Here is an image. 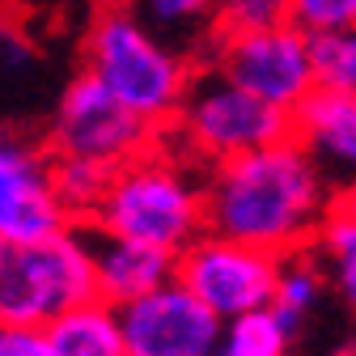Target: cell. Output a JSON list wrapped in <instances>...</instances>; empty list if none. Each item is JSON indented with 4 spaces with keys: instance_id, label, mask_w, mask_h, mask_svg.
<instances>
[{
    "instance_id": "1",
    "label": "cell",
    "mask_w": 356,
    "mask_h": 356,
    "mask_svg": "<svg viewBox=\"0 0 356 356\" xmlns=\"http://www.w3.org/2000/svg\"><path fill=\"white\" fill-rule=\"evenodd\" d=\"M331 200V183L293 136L212 161L204 174L208 229L272 254L309 246Z\"/></svg>"
},
{
    "instance_id": "2",
    "label": "cell",
    "mask_w": 356,
    "mask_h": 356,
    "mask_svg": "<svg viewBox=\"0 0 356 356\" xmlns=\"http://www.w3.org/2000/svg\"><path fill=\"white\" fill-rule=\"evenodd\" d=\"M89 225L178 254L208 229L200 161L178 153L170 140H157L111 174V187Z\"/></svg>"
},
{
    "instance_id": "3",
    "label": "cell",
    "mask_w": 356,
    "mask_h": 356,
    "mask_svg": "<svg viewBox=\"0 0 356 356\" xmlns=\"http://www.w3.org/2000/svg\"><path fill=\"white\" fill-rule=\"evenodd\" d=\"M85 68L153 127H170L195 81V56L153 34L127 5L102 9L85 34Z\"/></svg>"
},
{
    "instance_id": "4",
    "label": "cell",
    "mask_w": 356,
    "mask_h": 356,
    "mask_svg": "<svg viewBox=\"0 0 356 356\" xmlns=\"http://www.w3.org/2000/svg\"><path fill=\"white\" fill-rule=\"evenodd\" d=\"M170 145L178 153H187L200 165L225 161L263 145H276L293 136V115L263 102L259 94L242 89L238 81H229L216 64L195 72L183 106H178L174 123H170Z\"/></svg>"
},
{
    "instance_id": "5",
    "label": "cell",
    "mask_w": 356,
    "mask_h": 356,
    "mask_svg": "<svg viewBox=\"0 0 356 356\" xmlns=\"http://www.w3.org/2000/svg\"><path fill=\"white\" fill-rule=\"evenodd\" d=\"M94 293L89 229L72 225L42 242H0V323L47 327Z\"/></svg>"
},
{
    "instance_id": "6",
    "label": "cell",
    "mask_w": 356,
    "mask_h": 356,
    "mask_svg": "<svg viewBox=\"0 0 356 356\" xmlns=\"http://www.w3.org/2000/svg\"><path fill=\"white\" fill-rule=\"evenodd\" d=\"M157 131L149 119H140L131 106H123L111 89L94 76L81 72L68 81L60 94L51 123H47V153L51 157H89L119 170L123 161L140 157L157 145Z\"/></svg>"
},
{
    "instance_id": "7",
    "label": "cell",
    "mask_w": 356,
    "mask_h": 356,
    "mask_svg": "<svg viewBox=\"0 0 356 356\" xmlns=\"http://www.w3.org/2000/svg\"><path fill=\"white\" fill-rule=\"evenodd\" d=\"M212 64L242 89H250V94L289 115L323 85L314 34H305L297 22L246 30V34H220L212 47Z\"/></svg>"
},
{
    "instance_id": "8",
    "label": "cell",
    "mask_w": 356,
    "mask_h": 356,
    "mask_svg": "<svg viewBox=\"0 0 356 356\" xmlns=\"http://www.w3.org/2000/svg\"><path fill=\"white\" fill-rule=\"evenodd\" d=\"M276 267H280V254L204 229L195 242H187L178 250L174 276L183 280L216 318H234V314H246V309L272 301Z\"/></svg>"
},
{
    "instance_id": "9",
    "label": "cell",
    "mask_w": 356,
    "mask_h": 356,
    "mask_svg": "<svg viewBox=\"0 0 356 356\" xmlns=\"http://www.w3.org/2000/svg\"><path fill=\"white\" fill-rule=\"evenodd\" d=\"M119 323L127 356H212L225 327L178 276L119 305Z\"/></svg>"
},
{
    "instance_id": "10",
    "label": "cell",
    "mask_w": 356,
    "mask_h": 356,
    "mask_svg": "<svg viewBox=\"0 0 356 356\" xmlns=\"http://www.w3.org/2000/svg\"><path fill=\"white\" fill-rule=\"evenodd\" d=\"M293 140L314 157L335 195H356V94L318 85L293 111Z\"/></svg>"
},
{
    "instance_id": "11",
    "label": "cell",
    "mask_w": 356,
    "mask_h": 356,
    "mask_svg": "<svg viewBox=\"0 0 356 356\" xmlns=\"http://www.w3.org/2000/svg\"><path fill=\"white\" fill-rule=\"evenodd\" d=\"M85 229H89V259H94L98 297H106L111 305H127L140 293L174 280L178 254L136 242V238H123V234H106L98 225H85Z\"/></svg>"
},
{
    "instance_id": "12",
    "label": "cell",
    "mask_w": 356,
    "mask_h": 356,
    "mask_svg": "<svg viewBox=\"0 0 356 356\" xmlns=\"http://www.w3.org/2000/svg\"><path fill=\"white\" fill-rule=\"evenodd\" d=\"M72 225H76V216L64 208L51 183V165L42 174L22 178L17 187L0 191V242H42Z\"/></svg>"
},
{
    "instance_id": "13",
    "label": "cell",
    "mask_w": 356,
    "mask_h": 356,
    "mask_svg": "<svg viewBox=\"0 0 356 356\" xmlns=\"http://www.w3.org/2000/svg\"><path fill=\"white\" fill-rule=\"evenodd\" d=\"M47 331L51 356H127L123 352V323H119V305L106 297H85L56 323L42 327Z\"/></svg>"
},
{
    "instance_id": "14",
    "label": "cell",
    "mask_w": 356,
    "mask_h": 356,
    "mask_svg": "<svg viewBox=\"0 0 356 356\" xmlns=\"http://www.w3.org/2000/svg\"><path fill=\"white\" fill-rule=\"evenodd\" d=\"M309 254L327 272L331 297L356 318V195H335L327 216L318 220Z\"/></svg>"
},
{
    "instance_id": "15",
    "label": "cell",
    "mask_w": 356,
    "mask_h": 356,
    "mask_svg": "<svg viewBox=\"0 0 356 356\" xmlns=\"http://www.w3.org/2000/svg\"><path fill=\"white\" fill-rule=\"evenodd\" d=\"M153 34L183 47L187 56H200L216 47V0H123Z\"/></svg>"
},
{
    "instance_id": "16",
    "label": "cell",
    "mask_w": 356,
    "mask_h": 356,
    "mask_svg": "<svg viewBox=\"0 0 356 356\" xmlns=\"http://www.w3.org/2000/svg\"><path fill=\"white\" fill-rule=\"evenodd\" d=\"M327 297H331L327 272L318 267V259L309 254V246L280 254V267H276V289H272V305L280 309V314H284L297 331H305V327H309V318H314L318 309L327 305Z\"/></svg>"
},
{
    "instance_id": "17",
    "label": "cell",
    "mask_w": 356,
    "mask_h": 356,
    "mask_svg": "<svg viewBox=\"0 0 356 356\" xmlns=\"http://www.w3.org/2000/svg\"><path fill=\"white\" fill-rule=\"evenodd\" d=\"M305 331H297L280 309L267 301L246 314H234L220 327V352L225 356H284L293 343H301Z\"/></svg>"
},
{
    "instance_id": "18",
    "label": "cell",
    "mask_w": 356,
    "mask_h": 356,
    "mask_svg": "<svg viewBox=\"0 0 356 356\" xmlns=\"http://www.w3.org/2000/svg\"><path fill=\"white\" fill-rule=\"evenodd\" d=\"M111 165L89 161V157H51V183L64 200V208L76 216V225H89L111 187Z\"/></svg>"
},
{
    "instance_id": "19",
    "label": "cell",
    "mask_w": 356,
    "mask_h": 356,
    "mask_svg": "<svg viewBox=\"0 0 356 356\" xmlns=\"http://www.w3.org/2000/svg\"><path fill=\"white\" fill-rule=\"evenodd\" d=\"M289 22V0H216V34H246Z\"/></svg>"
},
{
    "instance_id": "20",
    "label": "cell",
    "mask_w": 356,
    "mask_h": 356,
    "mask_svg": "<svg viewBox=\"0 0 356 356\" xmlns=\"http://www.w3.org/2000/svg\"><path fill=\"white\" fill-rule=\"evenodd\" d=\"M314 56H318L323 85H339V89H352L356 94V26L339 30V34H318Z\"/></svg>"
},
{
    "instance_id": "21",
    "label": "cell",
    "mask_w": 356,
    "mask_h": 356,
    "mask_svg": "<svg viewBox=\"0 0 356 356\" xmlns=\"http://www.w3.org/2000/svg\"><path fill=\"white\" fill-rule=\"evenodd\" d=\"M289 22L305 34H339L356 26V0H289Z\"/></svg>"
},
{
    "instance_id": "22",
    "label": "cell",
    "mask_w": 356,
    "mask_h": 356,
    "mask_svg": "<svg viewBox=\"0 0 356 356\" xmlns=\"http://www.w3.org/2000/svg\"><path fill=\"white\" fill-rule=\"evenodd\" d=\"M47 165H51L47 149H38V145L13 136V131H0V191L17 187L22 178H30V174H42Z\"/></svg>"
},
{
    "instance_id": "23",
    "label": "cell",
    "mask_w": 356,
    "mask_h": 356,
    "mask_svg": "<svg viewBox=\"0 0 356 356\" xmlns=\"http://www.w3.org/2000/svg\"><path fill=\"white\" fill-rule=\"evenodd\" d=\"M0 356H51L47 331L26 323H0Z\"/></svg>"
}]
</instances>
